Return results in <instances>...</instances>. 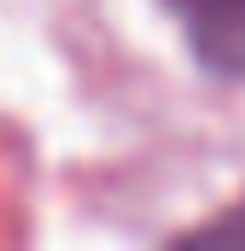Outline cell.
Segmentation results:
<instances>
[{
  "label": "cell",
  "instance_id": "cell-1",
  "mask_svg": "<svg viewBox=\"0 0 245 251\" xmlns=\"http://www.w3.org/2000/svg\"><path fill=\"white\" fill-rule=\"evenodd\" d=\"M164 12L181 24L193 59L210 76L245 82V0H164Z\"/></svg>",
  "mask_w": 245,
  "mask_h": 251
}]
</instances>
